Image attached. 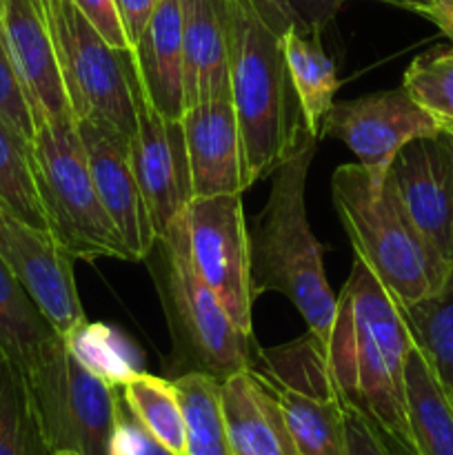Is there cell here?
Wrapping results in <instances>:
<instances>
[{
	"label": "cell",
	"mask_w": 453,
	"mask_h": 455,
	"mask_svg": "<svg viewBox=\"0 0 453 455\" xmlns=\"http://www.w3.org/2000/svg\"><path fill=\"white\" fill-rule=\"evenodd\" d=\"M413 340L400 305L355 258L338 296L327 360L338 391L386 435L411 444L404 400V364Z\"/></svg>",
	"instance_id": "cell-1"
},
{
	"label": "cell",
	"mask_w": 453,
	"mask_h": 455,
	"mask_svg": "<svg viewBox=\"0 0 453 455\" xmlns=\"http://www.w3.org/2000/svg\"><path fill=\"white\" fill-rule=\"evenodd\" d=\"M318 138L306 127L298 133L278 167L271 172L265 209L249 229L251 293H282L305 318L311 336L327 347L336 318L338 296L329 289L322 247L306 220V173L315 158Z\"/></svg>",
	"instance_id": "cell-2"
},
{
	"label": "cell",
	"mask_w": 453,
	"mask_h": 455,
	"mask_svg": "<svg viewBox=\"0 0 453 455\" xmlns=\"http://www.w3.org/2000/svg\"><path fill=\"white\" fill-rule=\"evenodd\" d=\"M289 27L266 0H229V93L251 185L278 167L305 129L282 49Z\"/></svg>",
	"instance_id": "cell-3"
},
{
	"label": "cell",
	"mask_w": 453,
	"mask_h": 455,
	"mask_svg": "<svg viewBox=\"0 0 453 455\" xmlns=\"http://www.w3.org/2000/svg\"><path fill=\"white\" fill-rule=\"evenodd\" d=\"M331 198L355 258L373 271L398 305L431 296L451 274L413 225L389 180L376 182L358 163L331 176Z\"/></svg>",
	"instance_id": "cell-4"
},
{
	"label": "cell",
	"mask_w": 453,
	"mask_h": 455,
	"mask_svg": "<svg viewBox=\"0 0 453 455\" xmlns=\"http://www.w3.org/2000/svg\"><path fill=\"white\" fill-rule=\"evenodd\" d=\"M34 164L49 231L74 260H133L98 196L74 118L36 129Z\"/></svg>",
	"instance_id": "cell-5"
},
{
	"label": "cell",
	"mask_w": 453,
	"mask_h": 455,
	"mask_svg": "<svg viewBox=\"0 0 453 455\" xmlns=\"http://www.w3.org/2000/svg\"><path fill=\"white\" fill-rule=\"evenodd\" d=\"M18 371L49 451L111 455L120 416L115 387L87 371L60 333Z\"/></svg>",
	"instance_id": "cell-6"
},
{
	"label": "cell",
	"mask_w": 453,
	"mask_h": 455,
	"mask_svg": "<svg viewBox=\"0 0 453 455\" xmlns=\"http://www.w3.org/2000/svg\"><path fill=\"white\" fill-rule=\"evenodd\" d=\"M43 4L76 123L107 124L131 138L138 92L131 52L111 47L74 0H43Z\"/></svg>",
	"instance_id": "cell-7"
},
{
	"label": "cell",
	"mask_w": 453,
	"mask_h": 455,
	"mask_svg": "<svg viewBox=\"0 0 453 455\" xmlns=\"http://www.w3.org/2000/svg\"><path fill=\"white\" fill-rule=\"evenodd\" d=\"M182 218L195 274L216 293L235 327L251 336V247L242 194L191 198Z\"/></svg>",
	"instance_id": "cell-8"
},
{
	"label": "cell",
	"mask_w": 453,
	"mask_h": 455,
	"mask_svg": "<svg viewBox=\"0 0 453 455\" xmlns=\"http://www.w3.org/2000/svg\"><path fill=\"white\" fill-rule=\"evenodd\" d=\"M160 244L167 251L169 289L176 307V323L195 363L200 364V371L211 373L218 380L247 371L251 364V336H244L235 327L216 293L195 274L187 244L185 218L180 216L173 222L167 238Z\"/></svg>",
	"instance_id": "cell-9"
},
{
	"label": "cell",
	"mask_w": 453,
	"mask_h": 455,
	"mask_svg": "<svg viewBox=\"0 0 453 455\" xmlns=\"http://www.w3.org/2000/svg\"><path fill=\"white\" fill-rule=\"evenodd\" d=\"M438 132V120L404 87L336 102L322 127V136L338 138L376 182L386 180L395 156L409 142Z\"/></svg>",
	"instance_id": "cell-10"
},
{
	"label": "cell",
	"mask_w": 453,
	"mask_h": 455,
	"mask_svg": "<svg viewBox=\"0 0 453 455\" xmlns=\"http://www.w3.org/2000/svg\"><path fill=\"white\" fill-rule=\"evenodd\" d=\"M129 147L151 227L163 243L194 198L189 156L182 120L160 116L140 87L136 92V132L129 138Z\"/></svg>",
	"instance_id": "cell-11"
},
{
	"label": "cell",
	"mask_w": 453,
	"mask_h": 455,
	"mask_svg": "<svg viewBox=\"0 0 453 455\" xmlns=\"http://www.w3.org/2000/svg\"><path fill=\"white\" fill-rule=\"evenodd\" d=\"M0 260L29 291L56 333L65 336L83 323L74 258L53 234L36 229L4 207H0Z\"/></svg>",
	"instance_id": "cell-12"
},
{
	"label": "cell",
	"mask_w": 453,
	"mask_h": 455,
	"mask_svg": "<svg viewBox=\"0 0 453 455\" xmlns=\"http://www.w3.org/2000/svg\"><path fill=\"white\" fill-rule=\"evenodd\" d=\"M386 180L426 243L453 269V138L442 129L411 140L395 156Z\"/></svg>",
	"instance_id": "cell-13"
},
{
	"label": "cell",
	"mask_w": 453,
	"mask_h": 455,
	"mask_svg": "<svg viewBox=\"0 0 453 455\" xmlns=\"http://www.w3.org/2000/svg\"><path fill=\"white\" fill-rule=\"evenodd\" d=\"M0 34L25 89L36 129L74 118L43 0H0Z\"/></svg>",
	"instance_id": "cell-14"
},
{
	"label": "cell",
	"mask_w": 453,
	"mask_h": 455,
	"mask_svg": "<svg viewBox=\"0 0 453 455\" xmlns=\"http://www.w3.org/2000/svg\"><path fill=\"white\" fill-rule=\"evenodd\" d=\"M98 196L133 260H145L158 243L131 163L129 136L107 124L78 120Z\"/></svg>",
	"instance_id": "cell-15"
},
{
	"label": "cell",
	"mask_w": 453,
	"mask_h": 455,
	"mask_svg": "<svg viewBox=\"0 0 453 455\" xmlns=\"http://www.w3.org/2000/svg\"><path fill=\"white\" fill-rule=\"evenodd\" d=\"M191 191L198 196L244 194L251 187L244 163L238 120L229 96L182 111Z\"/></svg>",
	"instance_id": "cell-16"
},
{
	"label": "cell",
	"mask_w": 453,
	"mask_h": 455,
	"mask_svg": "<svg viewBox=\"0 0 453 455\" xmlns=\"http://www.w3.org/2000/svg\"><path fill=\"white\" fill-rule=\"evenodd\" d=\"M185 109L229 96V0H182Z\"/></svg>",
	"instance_id": "cell-17"
},
{
	"label": "cell",
	"mask_w": 453,
	"mask_h": 455,
	"mask_svg": "<svg viewBox=\"0 0 453 455\" xmlns=\"http://www.w3.org/2000/svg\"><path fill=\"white\" fill-rule=\"evenodd\" d=\"M138 87L160 116L180 120L185 111L182 87V0H158L145 31L131 49Z\"/></svg>",
	"instance_id": "cell-18"
},
{
	"label": "cell",
	"mask_w": 453,
	"mask_h": 455,
	"mask_svg": "<svg viewBox=\"0 0 453 455\" xmlns=\"http://www.w3.org/2000/svg\"><path fill=\"white\" fill-rule=\"evenodd\" d=\"M222 411L234 455H300L274 391L251 371L220 380Z\"/></svg>",
	"instance_id": "cell-19"
},
{
	"label": "cell",
	"mask_w": 453,
	"mask_h": 455,
	"mask_svg": "<svg viewBox=\"0 0 453 455\" xmlns=\"http://www.w3.org/2000/svg\"><path fill=\"white\" fill-rule=\"evenodd\" d=\"M404 400L416 453L453 455V403L416 347L404 364Z\"/></svg>",
	"instance_id": "cell-20"
},
{
	"label": "cell",
	"mask_w": 453,
	"mask_h": 455,
	"mask_svg": "<svg viewBox=\"0 0 453 455\" xmlns=\"http://www.w3.org/2000/svg\"><path fill=\"white\" fill-rule=\"evenodd\" d=\"M282 49L302 124L311 136L320 140L324 120H327L331 107L336 105L333 98L340 89L336 65L324 53L322 44L315 36L298 34V29L293 27H289L282 34Z\"/></svg>",
	"instance_id": "cell-21"
},
{
	"label": "cell",
	"mask_w": 453,
	"mask_h": 455,
	"mask_svg": "<svg viewBox=\"0 0 453 455\" xmlns=\"http://www.w3.org/2000/svg\"><path fill=\"white\" fill-rule=\"evenodd\" d=\"M413 347L453 403V269L431 296L400 305Z\"/></svg>",
	"instance_id": "cell-22"
},
{
	"label": "cell",
	"mask_w": 453,
	"mask_h": 455,
	"mask_svg": "<svg viewBox=\"0 0 453 455\" xmlns=\"http://www.w3.org/2000/svg\"><path fill=\"white\" fill-rule=\"evenodd\" d=\"M56 336L29 291L0 260V355L16 369H25Z\"/></svg>",
	"instance_id": "cell-23"
},
{
	"label": "cell",
	"mask_w": 453,
	"mask_h": 455,
	"mask_svg": "<svg viewBox=\"0 0 453 455\" xmlns=\"http://www.w3.org/2000/svg\"><path fill=\"white\" fill-rule=\"evenodd\" d=\"M173 389L185 422L187 455H234L222 411L220 380L194 369L176 378Z\"/></svg>",
	"instance_id": "cell-24"
},
{
	"label": "cell",
	"mask_w": 453,
	"mask_h": 455,
	"mask_svg": "<svg viewBox=\"0 0 453 455\" xmlns=\"http://www.w3.org/2000/svg\"><path fill=\"white\" fill-rule=\"evenodd\" d=\"M120 389L124 407L155 443L163 444L169 453L187 455L185 422L173 382L151 376L142 369Z\"/></svg>",
	"instance_id": "cell-25"
},
{
	"label": "cell",
	"mask_w": 453,
	"mask_h": 455,
	"mask_svg": "<svg viewBox=\"0 0 453 455\" xmlns=\"http://www.w3.org/2000/svg\"><path fill=\"white\" fill-rule=\"evenodd\" d=\"M0 207L36 229L49 231L47 213L36 180L34 145L4 123H0Z\"/></svg>",
	"instance_id": "cell-26"
},
{
	"label": "cell",
	"mask_w": 453,
	"mask_h": 455,
	"mask_svg": "<svg viewBox=\"0 0 453 455\" xmlns=\"http://www.w3.org/2000/svg\"><path fill=\"white\" fill-rule=\"evenodd\" d=\"M62 338L67 349L87 371L115 389L142 371V360L136 347L109 324L83 320Z\"/></svg>",
	"instance_id": "cell-27"
},
{
	"label": "cell",
	"mask_w": 453,
	"mask_h": 455,
	"mask_svg": "<svg viewBox=\"0 0 453 455\" xmlns=\"http://www.w3.org/2000/svg\"><path fill=\"white\" fill-rule=\"evenodd\" d=\"M0 455H52L20 371L0 358Z\"/></svg>",
	"instance_id": "cell-28"
},
{
	"label": "cell",
	"mask_w": 453,
	"mask_h": 455,
	"mask_svg": "<svg viewBox=\"0 0 453 455\" xmlns=\"http://www.w3.org/2000/svg\"><path fill=\"white\" fill-rule=\"evenodd\" d=\"M402 87L440 127H453V44L433 47L413 58Z\"/></svg>",
	"instance_id": "cell-29"
},
{
	"label": "cell",
	"mask_w": 453,
	"mask_h": 455,
	"mask_svg": "<svg viewBox=\"0 0 453 455\" xmlns=\"http://www.w3.org/2000/svg\"><path fill=\"white\" fill-rule=\"evenodd\" d=\"M0 123H4L18 136L34 145V116H31L25 89H22L16 69H13L12 60H9L7 49H4L3 34H0Z\"/></svg>",
	"instance_id": "cell-30"
},
{
	"label": "cell",
	"mask_w": 453,
	"mask_h": 455,
	"mask_svg": "<svg viewBox=\"0 0 453 455\" xmlns=\"http://www.w3.org/2000/svg\"><path fill=\"white\" fill-rule=\"evenodd\" d=\"M274 4L284 20L298 29V34L320 38L324 29L333 22L342 4L349 0H266Z\"/></svg>",
	"instance_id": "cell-31"
},
{
	"label": "cell",
	"mask_w": 453,
	"mask_h": 455,
	"mask_svg": "<svg viewBox=\"0 0 453 455\" xmlns=\"http://www.w3.org/2000/svg\"><path fill=\"white\" fill-rule=\"evenodd\" d=\"M346 447L349 455H393L380 427L373 425L358 407L345 400Z\"/></svg>",
	"instance_id": "cell-32"
},
{
	"label": "cell",
	"mask_w": 453,
	"mask_h": 455,
	"mask_svg": "<svg viewBox=\"0 0 453 455\" xmlns=\"http://www.w3.org/2000/svg\"><path fill=\"white\" fill-rule=\"evenodd\" d=\"M74 4L111 47L118 52H131L115 0H74Z\"/></svg>",
	"instance_id": "cell-33"
},
{
	"label": "cell",
	"mask_w": 453,
	"mask_h": 455,
	"mask_svg": "<svg viewBox=\"0 0 453 455\" xmlns=\"http://www.w3.org/2000/svg\"><path fill=\"white\" fill-rule=\"evenodd\" d=\"M111 455H173L163 444L155 443L145 429L136 422V418L129 413L124 403L120 400L118 427H115L114 451Z\"/></svg>",
	"instance_id": "cell-34"
},
{
	"label": "cell",
	"mask_w": 453,
	"mask_h": 455,
	"mask_svg": "<svg viewBox=\"0 0 453 455\" xmlns=\"http://www.w3.org/2000/svg\"><path fill=\"white\" fill-rule=\"evenodd\" d=\"M155 4H158V0H115V7H118L120 20H123L124 31H127L131 49L138 43L142 31H145Z\"/></svg>",
	"instance_id": "cell-35"
},
{
	"label": "cell",
	"mask_w": 453,
	"mask_h": 455,
	"mask_svg": "<svg viewBox=\"0 0 453 455\" xmlns=\"http://www.w3.org/2000/svg\"><path fill=\"white\" fill-rule=\"evenodd\" d=\"M433 12H431L429 22H433L444 36L453 40V0H431Z\"/></svg>",
	"instance_id": "cell-36"
},
{
	"label": "cell",
	"mask_w": 453,
	"mask_h": 455,
	"mask_svg": "<svg viewBox=\"0 0 453 455\" xmlns=\"http://www.w3.org/2000/svg\"><path fill=\"white\" fill-rule=\"evenodd\" d=\"M376 3L391 4V7H398V9H407V12L417 13V16L426 18V20H429L431 12H433L431 0H376Z\"/></svg>",
	"instance_id": "cell-37"
},
{
	"label": "cell",
	"mask_w": 453,
	"mask_h": 455,
	"mask_svg": "<svg viewBox=\"0 0 453 455\" xmlns=\"http://www.w3.org/2000/svg\"><path fill=\"white\" fill-rule=\"evenodd\" d=\"M382 434H385V431H382ZM385 438H386V443H389V447H391V451H393V455H417L416 449H413L411 444L400 443V440L391 438V435H386V434H385Z\"/></svg>",
	"instance_id": "cell-38"
},
{
	"label": "cell",
	"mask_w": 453,
	"mask_h": 455,
	"mask_svg": "<svg viewBox=\"0 0 453 455\" xmlns=\"http://www.w3.org/2000/svg\"><path fill=\"white\" fill-rule=\"evenodd\" d=\"M52 455H78L76 451H56V453H52Z\"/></svg>",
	"instance_id": "cell-39"
},
{
	"label": "cell",
	"mask_w": 453,
	"mask_h": 455,
	"mask_svg": "<svg viewBox=\"0 0 453 455\" xmlns=\"http://www.w3.org/2000/svg\"><path fill=\"white\" fill-rule=\"evenodd\" d=\"M444 132H447V133H449V136H451V138H453V127H444Z\"/></svg>",
	"instance_id": "cell-40"
},
{
	"label": "cell",
	"mask_w": 453,
	"mask_h": 455,
	"mask_svg": "<svg viewBox=\"0 0 453 455\" xmlns=\"http://www.w3.org/2000/svg\"><path fill=\"white\" fill-rule=\"evenodd\" d=\"M0 358H3V355H0Z\"/></svg>",
	"instance_id": "cell-41"
}]
</instances>
